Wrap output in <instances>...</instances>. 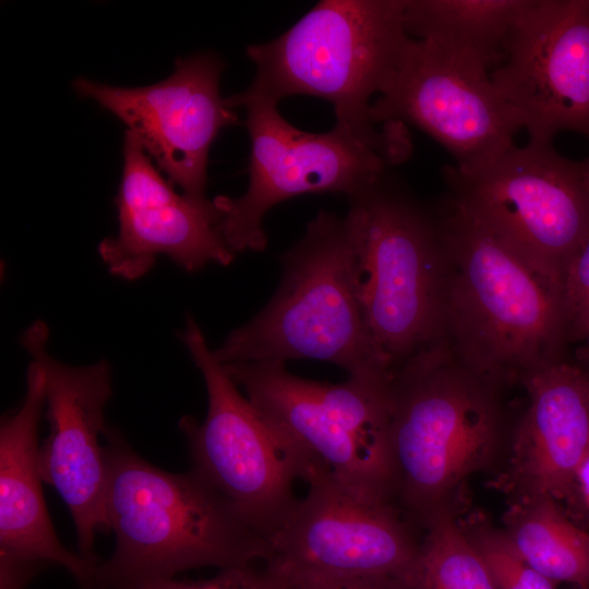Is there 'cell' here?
I'll use <instances>...</instances> for the list:
<instances>
[{
	"label": "cell",
	"instance_id": "24",
	"mask_svg": "<svg viewBox=\"0 0 589 589\" xmlns=\"http://www.w3.org/2000/svg\"><path fill=\"white\" fill-rule=\"evenodd\" d=\"M136 589H285L283 584L265 567L252 564L219 569L205 580H177L167 578L145 584Z\"/></svg>",
	"mask_w": 589,
	"mask_h": 589
},
{
	"label": "cell",
	"instance_id": "15",
	"mask_svg": "<svg viewBox=\"0 0 589 589\" xmlns=\"http://www.w3.org/2000/svg\"><path fill=\"white\" fill-rule=\"evenodd\" d=\"M530 143L565 130L589 139V0H531L490 72Z\"/></svg>",
	"mask_w": 589,
	"mask_h": 589
},
{
	"label": "cell",
	"instance_id": "21",
	"mask_svg": "<svg viewBox=\"0 0 589 589\" xmlns=\"http://www.w3.org/2000/svg\"><path fill=\"white\" fill-rule=\"evenodd\" d=\"M449 508L425 527L412 578L418 589H500L490 568Z\"/></svg>",
	"mask_w": 589,
	"mask_h": 589
},
{
	"label": "cell",
	"instance_id": "5",
	"mask_svg": "<svg viewBox=\"0 0 589 589\" xmlns=\"http://www.w3.org/2000/svg\"><path fill=\"white\" fill-rule=\"evenodd\" d=\"M223 366L276 436L298 479L329 481L362 498L393 504V373L330 384L297 376L280 361Z\"/></svg>",
	"mask_w": 589,
	"mask_h": 589
},
{
	"label": "cell",
	"instance_id": "12",
	"mask_svg": "<svg viewBox=\"0 0 589 589\" xmlns=\"http://www.w3.org/2000/svg\"><path fill=\"white\" fill-rule=\"evenodd\" d=\"M308 486L269 540L264 561L285 589L412 573L421 540L393 504L362 498L329 481Z\"/></svg>",
	"mask_w": 589,
	"mask_h": 589
},
{
	"label": "cell",
	"instance_id": "19",
	"mask_svg": "<svg viewBox=\"0 0 589 589\" xmlns=\"http://www.w3.org/2000/svg\"><path fill=\"white\" fill-rule=\"evenodd\" d=\"M531 0H406L411 38L443 41L477 58L490 72L505 59Z\"/></svg>",
	"mask_w": 589,
	"mask_h": 589
},
{
	"label": "cell",
	"instance_id": "16",
	"mask_svg": "<svg viewBox=\"0 0 589 589\" xmlns=\"http://www.w3.org/2000/svg\"><path fill=\"white\" fill-rule=\"evenodd\" d=\"M115 202L119 230L99 243L98 252L117 277L144 276L160 254L187 272L209 263L228 265L235 259L220 232L221 215L214 202L177 193L130 131L124 135L122 178Z\"/></svg>",
	"mask_w": 589,
	"mask_h": 589
},
{
	"label": "cell",
	"instance_id": "11",
	"mask_svg": "<svg viewBox=\"0 0 589 589\" xmlns=\"http://www.w3.org/2000/svg\"><path fill=\"white\" fill-rule=\"evenodd\" d=\"M374 123L419 128L476 170L515 145L517 112L473 56L440 40L411 38L393 79L371 105Z\"/></svg>",
	"mask_w": 589,
	"mask_h": 589
},
{
	"label": "cell",
	"instance_id": "1",
	"mask_svg": "<svg viewBox=\"0 0 589 589\" xmlns=\"http://www.w3.org/2000/svg\"><path fill=\"white\" fill-rule=\"evenodd\" d=\"M505 387L461 362L445 340L402 362L390 378L393 505L414 528L464 509L472 476L502 468L510 441Z\"/></svg>",
	"mask_w": 589,
	"mask_h": 589
},
{
	"label": "cell",
	"instance_id": "4",
	"mask_svg": "<svg viewBox=\"0 0 589 589\" xmlns=\"http://www.w3.org/2000/svg\"><path fill=\"white\" fill-rule=\"evenodd\" d=\"M280 285L253 318L215 350L221 363L314 359L349 376L390 374L369 332L350 215L321 211L283 256Z\"/></svg>",
	"mask_w": 589,
	"mask_h": 589
},
{
	"label": "cell",
	"instance_id": "28",
	"mask_svg": "<svg viewBox=\"0 0 589 589\" xmlns=\"http://www.w3.org/2000/svg\"><path fill=\"white\" fill-rule=\"evenodd\" d=\"M581 164H582V171H584L585 180H586L587 185L589 187V158L581 161Z\"/></svg>",
	"mask_w": 589,
	"mask_h": 589
},
{
	"label": "cell",
	"instance_id": "7",
	"mask_svg": "<svg viewBox=\"0 0 589 589\" xmlns=\"http://www.w3.org/2000/svg\"><path fill=\"white\" fill-rule=\"evenodd\" d=\"M361 267V301L373 342L392 371L444 339L448 256L435 212L390 169L348 197Z\"/></svg>",
	"mask_w": 589,
	"mask_h": 589
},
{
	"label": "cell",
	"instance_id": "9",
	"mask_svg": "<svg viewBox=\"0 0 589 589\" xmlns=\"http://www.w3.org/2000/svg\"><path fill=\"white\" fill-rule=\"evenodd\" d=\"M450 196L562 288L589 239V187L581 161L552 145H513L486 165L445 166Z\"/></svg>",
	"mask_w": 589,
	"mask_h": 589
},
{
	"label": "cell",
	"instance_id": "2",
	"mask_svg": "<svg viewBox=\"0 0 589 589\" xmlns=\"http://www.w3.org/2000/svg\"><path fill=\"white\" fill-rule=\"evenodd\" d=\"M434 212L449 263L443 340L455 356L504 387L566 360L563 288L450 195Z\"/></svg>",
	"mask_w": 589,
	"mask_h": 589
},
{
	"label": "cell",
	"instance_id": "22",
	"mask_svg": "<svg viewBox=\"0 0 589 589\" xmlns=\"http://www.w3.org/2000/svg\"><path fill=\"white\" fill-rule=\"evenodd\" d=\"M460 525L490 568L500 589H556L555 582L546 578L510 548L501 528L495 527L488 516L479 510L459 514Z\"/></svg>",
	"mask_w": 589,
	"mask_h": 589
},
{
	"label": "cell",
	"instance_id": "18",
	"mask_svg": "<svg viewBox=\"0 0 589 589\" xmlns=\"http://www.w3.org/2000/svg\"><path fill=\"white\" fill-rule=\"evenodd\" d=\"M45 395V371L32 359L23 402L0 425L1 573L28 576L29 568L51 563L65 568L81 589H96L98 561L64 548L46 507L38 443Z\"/></svg>",
	"mask_w": 589,
	"mask_h": 589
},
{
	"label": "cell",
	"instance_id": "8",
	"mask_svg": "<svg viewBox=\"0 0 589 589\" xmlns=\"http://www.w3.org/2000/svg\"><path fill=\"white\" fill-rule=\"evenodd\" d=\"M247 111L251 141L249 185L239 197L216 196L220 232L236 254L263 251L265 214L283 201L306 193H342L350 197L410 154L404 124L371 140L335 127L325 133L301 131L279 112L276 103L244 93L226 98Z\"/></svg>",
	"mask_w": 589,
	"mask_h": 589
},
{
	"label": "cell",
	"instance_id": "3",
	"mask_svg": "<svg viewBox=\"0 0 589 589\" xmlns=\"http://www.w3.org/2000/svg\"><path fill=\"white\" fill-rule=\"evenodd\" d=\"M107 531L112 555L98 563L96 589H136L200 567L265 561L269 541L251 529L192 469L168 472L105 431Z\"/></svg>",
	"mask_w": 589,
	"mask_h": 589
},
{
	"label": "cell",
	"instance_id": "23",
	"mask_svg": "<svg viewBox=\"0 0 589 589\" xmlns=\"http://www.w3.org/2000/svg\"><path fill=\"white\" fill-rule=\"evenodd\" d=\"M563 303L569 345L589 340V239L567 269Z\"/></svg>",
	"mask_w": 589,
	"mask_h": 589
},
{
	"label": "cell",
	"instance_id": "25",
	"mask_svg": "<svg viewBox=\"0 0 589 589\" xmlns=\"http://www.w3.org/2000/svg\"><path fill=\"white\" fill-rule=\"evenodd\" d=\"M294 589H418L412 573L408 575L370 576L320 582Z\"/></svg>",
	"mask_w": 589,
	"mask_h": 589
},
{
	"label": "cell",
	"instance_id": "26",
	"mask_svg": "<svg viewBox=\"0 0 589 589\" xmlns=\"http://www.w3.org/2000/svg\"><path fill=\"white\" fill-rule=\"evenodd\" d=\"M565 505L567 515L579 526L580 521L589 517V453L576 471L573 490Z\"/></svg>",
	"mask_w": 589,
	"mask_h": 589
},
{
	"label": "cell",
	"instance_id": "6",
	"mask_svg": "<svg viewBox=\"0 0 589 589\" xmlns=\"http://www.w3.org/2000/svg\"><path fill=\"white\" fill-rule=\"evenodd\" d=\"M406 0H324L279 37L247 48L256 73L242 93L279 103L310 95L333 104L336 125L371 140V98L393 79L410 39Z\"/></svg>",
	"mask_w": 589,
	"mask_h": 589
},
{
	"label": "cell",
	"instance_id": "20",
	"mask_svg": "<svg viewBox=\"0 0 589 589\" xmlns=\"http://www.w3.org/2000/svg\"><path fill=\"white\" fill-rule=\"evenodd\" d=\"M514 552L555 584L589 589V532L551 496L509 502L501 528Z\"/></svg>",
	"mask_w": 589,
	"mask_h": 589
},
{
	"label": "cell",
	"instance_id": "10",
	"mask_svg": "<svg viewBox=\"0 0 589 589\" xmlns=\"http://www.w3.org/2000/svg\"><path fill=\"white\" fill-rule=\"evenodd\" d=\"M180 338L203 375L208 397L202 422L190 416L179 422L192 470L269 541L299 502L293 493L296 470L276 436L214 357L192 316Z\"/></svg>",
	"mask_w": 589,
	"mask_h": 589
},
{
	"label": "cell",
	"instance_id": "13",
	"mask_svg": "<svg viewBox=\"0 0 589 589\" xmlns=\"http://www.w3.org/2000/svg\"><path fill=\"white\" fill-rule=\"evenodd\" d=\"M224 68L220 57L201 52L177 59L175 71L153 85L127 88L77 77L73 87L119 118L184 195L204 201L209 148L224 128L239 123L219 93Z\"/></svg>",
	"mask_w": 589,
	"mask_h": 589
},
{
	"label": "cell",
	"instance_id": "14",
	"mask_svg": "<svg viewBox=\"0 0 589 589\" xmlns=\"http://www.w3.org/2000/svg\"><path fill=\"white\" fill-rule=\"evenodd\" d=\"M48 327L35 322L22 336V345L46 374L48 436L40 444L43 481L51 485L68 507L75 527L80 554L98 561L94 543L98 531H107L105 497L107 462L105 406L111 388L108 362L71 366L50 356Z\"/></svg>",
	"mask_w": 589,
	"mask_h": 589
},
{
	"label": "cell",
	"instance_id": "17",
	"mask_svg": "<svg viewBox=\"0 0 589 589\" xmlns=\"http://www.w3.org/2000/svg\"><path fill=\"white\" fill-rule=\"evenodd\" d=\"M528 404L513 424L498 488L509 502H566L589 453V372L567 359L525 375Z\"/></svg>",
	"mask_w": 589,
	"mask_h": 589
},
{
	"label": "cell",
	"instance_id": "27",
	"mask_svg": "<svg viewBox=\"0 0 589 589\" xmlns=\"http://www.w3.org/2000/svg\"><path fill=\"white\" fill-rule=\"evenodd\" d=\"M575 362L589 372V340L576 349Z\"/></svg>",
	"mask_w": 589,
	"mask_h": 589
}]
</instances>
